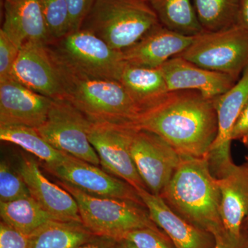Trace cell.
<instances>
[{"mask_svg": "<svg viewBox=\"0 0 248 248\" xmlns=\"http://www.w3.org/2000/svg\"><path fill=\"white\" fill-rule=\"evenodd\" d=\"M81 222L53 220L29 235L31 248H79L95 236Z\"/></svg>", "mask_w": 248, "mask_h": 248, "instance_id": "22", "label": "cell"}, {"mask_svg": "<svg viewBox=\"0 0 248 248\" xmlns=\"http://www.w3.org/2000/svg\"><path fill=\"white\" fill-rule=\"evenodd\" d=\"M242 232L243 234H248V214L243 223Z\"/></svg>", "mask_w": 248, "mask_h": 248, "instance_id": "38", "label": "cell"}, {"mask_svg": "<svg viewBox=\"0 0 248 248\" xmlns=\"http://www.w3.org/2000/svg\"><path fill=\"white\" fill-rule=\"evenodd\" d=\"M16 169L27 184L31 197L46 211L62 221L82 223L74 197L62 186L49 181L35 160L22 156Z\"/></svg>", "mask_w": 248, "mask_h": 248, "instance_id": "17", "label": "cell"}, {"mask_svg": "<svg viewBox=\"0 0 248 248\" xmlns=\"http://www.w3.org/2000/svg\"><path fill=\"white\" fill-rule=\"evenodd\" d=\"M246 159H247V162H246V164H247L248 166V156L247 158H246Z\"/></svg>", "mask_w": 248, "mask_h": 248, "instance_id": "41", "label": "cell"}, {"mask_svg": "<svg viewBox=\"0 0 248 248\" xmlns=\"http://www.w3.org/2000/svg\"><path fill=\"white\" fill-rule=\"evenodd\" d=\"M53 99L9 78L0 81V126L37 128L48 116Z\"/></svg>", "mask_w": 248, "mask_h": 248, "instance_id": "14", "label": "cell"}, {"mask_svg": "<svg viewBox=\"0 0 248 248\" xmlns=\"http://www.w3.org/2000/svg\"><path fill=\"white\" fill-rule=\"evenodd\" d=\"M126 125L155 134L179 154L205 157L218 132L215 99L197 91L169 92Z\"/></svg>", "mask_w": 248, "mask_h": 248, "instance_id": "1", "label": "cell"}, {"mask_svg": "<svg viewBox=\"0 0 248 248\" xmlns=\"http://www.w3.org/2000/svg\"><path fill=\"white\" fill-rule=\"evenodd\" d=\"M248 104V68L231 89L215 99L218 132L205 156L213 174H217L233 163L231 156L232 132Z\"/></svg>", "mask_w": 248, "mask_h": 248, "instance_id": "12", "label": "cell"}, {"mask_svg": "<svg viewBox=\"0 0 248 248\" xmlns=\"http://www.w3.org/2000/svg\"><path fill=\"white\" fill-rule=\"evenodd\" d=\"M30 191L17 169L6 160L0 163V202H9L30 197Z\"/></svg>", "mask_w": 248, "mask_h": 248, "instance_id": "28", "label": "cell"}, {"mask_svg": "<svg viewBox=\"0 0 248 248\" xmlns=\"http://www.w3.org/2000/svg\"><path fill=\"white\" fill-rule=\"evenodd\" d=\"M11 78L46 97L63 99L56 65L45 44L29 41L22 46L13 67Z\"/></svg>", "mask_w": 248, "mask_h": 248, "instance_id": "13", "label": "cell"}, {"mask_svg": "<svg viewBox=\"0 0 248 248\" xmlns=\"http://www.w3.org/2000/svg\"><path fill=\"white\" fill-rule=\"evenodd\" d=\"M46 169L60 182L67 183L88 195L144 204L137 190L128 183L71 155L65 154L61 162L46 166Z\"/></svg>", "mask_w": 248, "mask_h": 248, "instance_id": "11", "label": "cell"}, {"mask_svg": "<svg viewBox=\"0 0 248 248\" xmlns=\"http://www.w3.org/2000/svg\"><path fill=\"white\" fill-rule=\"evenodd\" d=\"M160 24L182 35L195 37L203 32L192 0H146Z\"/></svg>", "mask_w": 248, "mask_h": 248, "instance_id": "23", "label": "cell"}, {"mask_svg": "<svg viewBox=\"0 0 248 248\" xmlns=\"http://www.w3.org/2000/svg\"><path fill=\"white\" fill-rule=\"evenodd\" d=\"M115 248H137L130 241L126 240H118L116 242Z\"/></svg>", "mask_w": 248, "mask_h": 248, "instance_id": "37", "label": "cell"}, {"mask_svg": "<svg viewBox=\"0 0 248 248\" xmlns=\"http://www.w3.org/2000/svg\"><path fill=\"white\" fill-rule=\"evenodd\" d=\"M40 3L51 42L60 40L71 32L66 0H40Z\"/></svg>", "mask_w": 248, "mask_h": 248, "instance_id": "27", "label": "cell"}, {"mask_svg": "<svg viewBox=\"0 0 248 248\" xmlns=\"http://www.w3.org/2000/svg\"><path fill=\"white\" fill-rule=\"evenodd\" d=\"M131 128L130 151L134 164L147 189L160 195L175 172L182 155L155 134Z\"/></svg>", "mask_w": 248, "mask_h": 248, "instance_id": "9", "label": "cell"}, {"mask_svg": "<svg viewBox=\"0 0 248 248\" xmlns=\"http://www.w3.org/2000/svg\"><path fill=\"white\" fill-rule=\"evenodd\" d=\"M74 197L81 221L96 236L118 241L128 232L141 228L161 231L150 218L144 204L133 201L88 195L67 183L59 182Z\"/></svg>", "mask_w": 248, "mask_h": 248, "instance_id": "5", "label": "cell"}, {"mask_svg": "<svg viewBox=\"0 0 248 248\" xmlns=\"http://www.w3.org/2000/svg\"><path fill=\"white\" fill-rule=\"evenodd\" d=\"M92 123L66 99H53L45 123L36 130L59 151L99 166V156L89 140Z\"/></svg>", "mask_w": 248, "mask_h": 248, "instance_id": "8", "label": "cell"}, {"mask_svg": "<svg viewBox=\"0 0 248 248\" xmlns=\"http://www.w3.org/2000/svg\"><path fill=\"white\" fill-rule=\"evenodd\" d=\"M174 213L214 235L225 232L221 192L205 157L182 155L172 178L159 195Z\"/></svg>", "mask_w": 248, "mask_h": 248, "instance_id": "2", "label": "cell"}, {"mask_svg": "<svg viewBox=\"0 0 248 248\" xmlns=\"http://www.w3.org/2000/svg\"><path fill=\"white\" fill-rule=\"evenodd\" d=\"M248 134V104L236 121L232 132V140H242Z\"/></svg>", "mask_w": 248, "mask_h": 248, "instance_id": "34", "label": "cell"}, {"mask_svg": "<svg viewBox=\"0 0 248 248\" xmlns=\"http://www.w3.org/2000/svg\"><path fill=\"white\" fill-rule=\"evenodd\" d=\"M96 0H66L71 20V32L81 29Z\"/></svg>", "mask_w": 248, "mask_h": 248, "instance_id": "32", "label": "cell"}, {"mask_svg": "<svg viewBox=\"0 0 248 248\" xmlns=\"http://www.w3.org/2000/svg\"><path fill=\"white\" fill-rule=\"evenodd\" d=\"M57 61L70 71L88 78L120 81L125 64L120 50L85 29L71 32L47 45Z\"/></svg>", "mask_w": 248, "mask_h": 248, "instance_id": "6", "label": "cell"}, {"mask_svg": "<svg viewBox=\"0 0 248 248\" xmlns=\"http://www.w3.org/2000/svg\"><path fill=\"white\" fill-rule=\"evenodd\" d=\"M117 240L106 236H95L79 248H115Z\"/></svg>", "mask_w": 248, "mask_h": 248, "instance_id": "35", "label": "cell"}, {"mask_svg": "<svg viewBox=\"0 0 248 248\" xmlns=\"http://www.w3.org/2000/svg\"><path fill=\"white\" fill-rule=\"evenodd\" d=\"M215 245L213 248H246V236L240 240L235 239L227 234L226 231L215 235Z\"/></svg>", "mask_w": 248, "mask_h": 248, "instance_id": "33", "label": "cell"}, {"mask_svg": "<svg viewBox=\"0 0 248 248\" xmlns=\"http://www.w3.org/2000/svg\"><path fill=\"white\" fill-rule=\"evenodd\" d=\"M126 240L137 248H174L170 240L162 231L141 228L128 232L120 240Z\"/></svg>", "mask_w": 248, "mask_h": 248, "instance_id": "29", "label": "cell"}, {"mask_svg": "<svg viewBox=\"0 0 248 248\" xmlns=\"http://www.w3.org/2000/svg\"><path fill=\"white\" fill-rule=\"evenodd\" d=\"M52 58L60 77L63 99L93 123L128 124L140 115L120 81L80 76Z\"/></svg>", "mask_w": 248, "mask_h": 248, "instance_id": "3", "label": "cell"}, {"mask_svg": "<svg viewBox=\"0 0 248 248\" xmlns=\"http://www.w3.org/2000/svg\"><path fill=\"white\" fill-rule=\"evenodd\" d=\"M170 92L193 91L215 99L231 89L236 80L228 75L202 68L180 56L159 67Z\"/></svg>", "mask_w": 248, "mask_h": 248, "instance_id": "16", "label": "cell"}, {"mask_svg": "<svg viewBox=\"0 0 248 248\" xmlns=\"http://www.w3.org/2000/svg\"><path fill=\"white\" fill-rule=\"evenodd\" d=\"M0 248H31L29 236L0 222Z\"/></svg>", "mask_w": 248, "mask_h": 248, "instance_id": "31", "label": "cell"}, {"mask_svg": "<svg viewBox=\"0 0 248 248\" xmlns=\"http://www.w3.org/2000/svg\"><path fill=\"white\" fill-rule=\"evenodd\" d=\"M148 210L150 218L170 240L174 248H213V234L192 224L170 208L159 195L147 189H135Z\"/></svg>", "mask_w": 248, "mask_h": 248, "instance_id": "15", "label": "cell"}, {"mask_svg": "<svg viewBox=\"0 0 248 248\" xmlns=\"http://www.w3.org/2000/svg\"><path fill=\"white\" fill-rule=\"evenodd\" d=\"M221 192L220 214L227 234L244 238L243 223L248 214V166L233 163L217 177Z\"/></svg>", "mask_w": 248, "mask_h": 248, "instance_id": "19", "label": "cell"}, {"mask_svg": "<svg viewBox=\"0 0 248 248\" xmlns=\"http://www.w3.org/2000/svg\"><path fill=\"white\" fill-rule=\"evenodd\" d=\"M0 140L21 147L38 159L46 166H53L61 162L65 153L59 151L37 131L36 128L24 125L0 126Z\"/></svg>", "mask_w": 248, "mask_h": 248, "instance_id": "25", "label": "cell"}, {"mask_svg": "<svg viewBox=\"0 0 248 248\" xmlns=\"http://www.w3.org/2000/svg\"><path fill=\"white\" fill-rule=\"evenodd\" d=\"M119 81L140 114L155 107L170 92L159 68H145L125 63Z\"/></svg>", "mask_w": 248, "mask_h": 248, "instance_id": "21", "label": "cell"}, {"mask_svg": "<svg viewBox=\"0 0 248 248\" xmlns=\"http://www.w3.org/2000/svg\"><path fill=\"white\" fill-rule=\"evenodd\" d=\"M239 25L248 29V0L240 1Z\"/></svg>", "mask_w": 248, "mask_h": 248, "instance_id": "36", "label": "cell"}, {"mask_svg": "<svg viewBox=\"0 0 248 248\" xmlns=\"http://www.w3.org/2000/svg\"><path fill=\"white\" fill-rule=\"evenodd\" d=\"M246 236V248H248V234H244Z\"/></svg>", "mask_w": 248, "mask_h": 248, "instance_id": "40", "label": "cell"}, {"mask_svg": "<svg viewBox=\"0 0 248 248\" xmlns=\"http://www.w3.org/2000/svg\"><path fill=\"white\" fill-rule=\"evenodd\" d=\"M179 56L238 81L248 68V29L236 25L215 32L203 31Z\"/></svg>", "mask_w": 248, "mask_h": 248, "instance_id": "7", "label": "cell"}, {"mask_svg": "<svg viewBox=\"0 0 248 248\" xmlns=\"http://www.w3.org/2000/svg\"><path fill=\"white\" fill-rule=\"evenodd\" d=\"M1 221L23 234L31 235L46 223L59 220L30 197L0 202Z\"/></svg>", "mask_w": 248, "mask_h": 248, "instance_id": "24", "label": "cell"}, {"mask_svg": "<svg viewBox=\"0 0 248 248\" xmlns=\"http://www.w3.org/2000/svg\"><path fill=\"white\" fill-rule=\"evenodd\" d=\"M242 141L244 142L245 146L247 147L248 150V135H246L244 138L242 139Z\"/></svg>", "mask_w": 248, "mask_h": 248, "instance_id": "39", "label": "cell"}, {"mask_svg": "<svg viewBox=\"0 0 248 248\" xmlns=\"http://www.w3.org/2000/svg\"><path fill=\"white\" fill-rule=\"evenodd\" d=\"M203 31L215 32L239 25L241 0H192Z\"/></svg>", "mask_w": 248, "mask_h": 248, "instance_id": "26", "label": "cell"}, {"mask_svg": "<svg viewBox=\"0 0 248 248\" xmlns=\"http://www.w3.org/2000/svg\"><path fill=\"white\" fill-rule=\"evenodd\" d=\"M131 134L132 128L126 124L92 123L89 140L104 170L135 189H147L130 155Z\"/></svg>", "mask_w": 248, "mask_h": 248, "instance_id": "10", "label": "cell"}, {"mask_svg": "<svg viewBox=\"0 0 248 248\" xmlns=\"http://www.w3.org/2000/svg\"><path fill=\"white\" fill-rule=\"evenodd\" d=\"M20 48L0 30V81L11 78L13 67Z\"/></svg>", "mask_w": 248, "mask_h": 248, "instance_id": "30", "label": "cell"}, {"mask_svg": "<svg viewBox=\"0 0 248 248\" xmlns=\"http://www.w3.org/2000/svg\"><path fill=\"white\" fill-rule=\"evenodd\" d=\"M4 11L1 30L19 48L29 41L46 45L51 42L40 0H4Z\"/></svg>", "mask_w": 248, "mask_h": 248, "instance_id": "20", "label": "cell"}, {"mask_svg": "<svg viewBox=\"0 0 248 248\" xmlns=\"http://www.w3.org/2000/svg\"><path fill=\"white\" fill-rule=\"evenodd\" d=\"M159 24L146 0H96L81 29L122 51Z\"/></svg>", "mask_w": 248, "mask_h": 248, "instance_id": "4", "label": "cell"}, {"mask_svg": "<svg viewBox=\"0 0 248 248\" xmlns=\"http://www.w3.org/2000/svg\"><path fill=\"white\" fill-rule=\"evenodd\" d=\"M194 37L182 35L164 26H156L136 44L122 50L125 63L158 68L190 46Z\"/></svg>", "mask_w": 248, "mask_h": 248, "instance_id": "18", "label": "cell"}]
</instances>
